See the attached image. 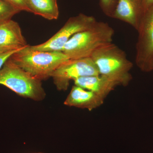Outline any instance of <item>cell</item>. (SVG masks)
<instances>
[{
  "mask_svg": "<svg viewBox=\"0 0 153 153\" xmlns=\"http://www.w3.org/2000/svg\"><path fill=\"white\" fill-rule=\"evenodd\" d=\"M91 58L100 75L105 76L118 86H126L132 79L130 71L133 64L124 51L111 43L97 49Z\"/></svg>",
  "mask_w": 153,
  "mask_h": 153,
  "instance_id": "1",
  "label": "cell"
},
{
  "mask_svg": "<svg viewBox=\"0 0 153 153\" xmlns=\"http://www.w3.org/2000/svg\"><path fill=\"white\" fill-rule=\"evenodd\" d=\"M114 30L105 22H98L90 29L75 34L62 52L69 59L90 57L97 49L112 43Z\"/></svg>",
  "mask_w": 153,
  "mask_h": 153,
  "instance_id": "2",
  "label": "cell"
},
{
  "mask_svg": "<svg viewBox=\"0 0 153 153\" xmlns=\"http://www.w3.org/2000/svg\"><path fill=\"white\" fill-rule=\"evenodd\" d=\"M9 59L41 81L51 77L60 65L69 60L62 52L39 51L29 45L14 53Z\"/></svg>",
  "mask_w": 153,
  "mask_h": 153,
  "instance_id": "3",
  "label": "cell"
},
{
  "mask_svg": "<svg viewBox=\"0 0 153 153\" xmlns=\"http://www.w3.org/2000/svg\"><path fill=\"white\" fill-rule=\"evenodd\" d=\"M41 81L10 59L0 70V85L7 87L20 96L35 101H41L46 96Z\"/></svg>",
  "mask_w": 153,
  "mask_h": 153,
  "instance_id": "4",
  "label": "cell"
},
{
  "mask_svg": "<svg viewBox=\"0 0 153 153\" xmlns=\"http://www.w3.org/2000/svg\"><path fill=\"white\" fill-rule=\"evenodd\" d=\"M97 21L94 17L82 13L69 18L63 27L47 41L31 46L35 50L45 52H62L66 43L76 33L90 29Z\"/></svg>",
  "mask_w": 153,
  "mask_h": 153,
  "instance_id": "5",
  "label": "cell"
},
{
  "mask_svg": "<svg viewBox=\"0 0 153 153\" xmlns=\"http://www.w3.org/2000/svg\"><path fill=\"white\" fill-rule=\"evenodd\" d=\"M137 31L135 63L142 71L150 72L153 61V5L145 11Z\"/></svg>",
  "mask_w": 153,
  "mask_h": 153,
  "instance_id": "6",
  "label": "cell"
},
{
  "mask_svg": "<svg viewBox=\"0 0 153 153\" xmlns=\"http://www.w3.org/2000/svg\"><path fill=\"white\" fill-rule=\"evenodd\" d=\"M99 75L97 67L91 57L69 59L60 65L51 77L57 89L65 91L70 81L83 76Z\"/></svg>",
  "mask_w": 153,
  "mask_h": 153,
  "instance_id": "7",
  "label": "cell"
},
{
  "mask_svg": "<svg viewBox=\"0 0 153 153\" xmlns=\"http://www.w3.org/2000/svg\"><path fill=\"white\" fill-rule=\"evenodd\" d=\"M145 11L142 0H117L112 18L137 30Z\"/></svg>",
  "mask_w": 153,
  "mask_h": 153,
  "instance_id": "8",
  "label": "cell"
},
{
  "mask_svg": "<svg viewBox=\"0 0 153 153\" xmlns=\"http://www.w3.org/2000/svg\"><path fill=\"white\" fill-rule=\"evenodd\" d=\"M105 99L94 92L74 85L64 104L67 106L87 109L91 111L101 106Z\"/></svg>",
  "mask_w": 153,
  "mask_h": 153,
  "instance_id": "9",
  "label": "cell"
},
{
  "mask_svg": "<svg viewBox=\"0 0 153 153\" xmlns=\"http://www.w3.org/2000/svg\"><path fill=\"white\" fill-rule=\"evenodd\" d=\"M27 45L17 22L10 20L0 25V49H19Z\"/></svg>",
  "mask_w": 153,
  "mask_h": 153,
  "instance_id": "10",
  "label": "cell"
},
{
  "mask_svg": "<svg viewBox=\"0 0 153 153\" xmlns=\"http://www.w3.org/2000/svg\"><path fill=\"white\" fill-rule=\"evenodd\" d=\"M74 84L105 98L118 85L105 76L100 75L79 77L74 80Z\"/></svg>",
  "mask_w": 153,
  "mask_h": 153,
  "instance_id": "11",
  "label": "cell"
},
{
  "mask_svg": "<svg viewBox=\"0 0 153 153\" xmlns=\"http://www.w3.org/2000/svg\"><path fill=\"white\" fill-rule=\"evenodd\" d=\"M31 13L49 20H57L59 12L57 0H27Z\"/></svg>",
  "mask_w": 153,
  "mask_h": 153,
  "instance_id": "12",
  "label": "cell"
},
{
  "mask_svg": "<svg viewBox=\"0 0 153 153\" xmlns=\"http://www.w3.org/2000/svg\"><path fill=\"white\" fill-rule=\"evenodd\" d=\"M20 11L5 0H0V25L11 20Z\"/></svg>",
  "mask_w": 153,
  "mask_h": 153,
  "instance_id": "13",
  "label": "cell"
},
{
  "mask_svg": "<svg viewBox=\"0 0 153 153\" xmlns=\"http://www.w3.org/2000/svg\"><path fill=\"white\" fill-rule=\"evenodd\" d=\"M117 2V0H100V6L105 16L112 18Z\"/></svg>",
  "mask_w": 153,
  "mask_h": 153,
  "instance_id": "14",
  "label": "cell"
},
{
  "mask_svg": "<svg viewBox=\"0 0 153 153\" xmlns=\"http://www.w3.org/2000/svg\"><path fill=\"white\" fill-rule=\"evenodd\" d=\"M19 11H25L31 13L28 5L27 0H5Z\"/></svg>",
  "mask_w": 153,
  "mask_h": 153,
  "instance_id": "15",
  "label": "cell"
},
{
  "mask_svg": "<svg viewBox=\"0 0 153 153\" xmlns=\"http://www.w3.org/2000/svg\"><path fill=\"white\" fill-rule=\"evenodd\" d=\"M23 49V48H22ZM21 49H0V70L2 68L4 63H6L10 57L14 53L18 52Z\"/></svg>",
  "mask_w": 153,
  "mask_h": 153,
  "instance_id": "16",
  "label": "cell"
},
{
  "mask_svg": "<svg viewBox=\"0 0 153 153\" xmlns=\"http://www.w3.org/2000/svg\"><path fill=\"white\" fill-rule=\"evenodd\" d=\"M142 1L145 12L153 5V0H142Z\"/></svg>",
  "mask_w": 153,
  "mask_h": 153,
  "instance_id": "17",
  "label": "cell"
},
{
  "mask_svg": "<svg viewBox=\"0 0 153 153\" xmlns=\"http://www.w3.org/2000/svg\"><path fill=\"white\" fill-rule=\"evenodd\" d=\"M151 70H152V71H153V61L152 63V67H151Z\"/></svg>",
  "mask_w": 153,
  "mask_h": 153,
  "instance_id": "18",
  "label": "cell"
},
{
  "mask_svg": "<svg viewBox=\"0 0 153 153\" xmlns=\"http://www.w3.org/2000/svg\"></svg>",
  "mask_w": 153,
  "mask_h": 153,
  "instance_id": "19",
  "label": "cell"
}]
</instances>
